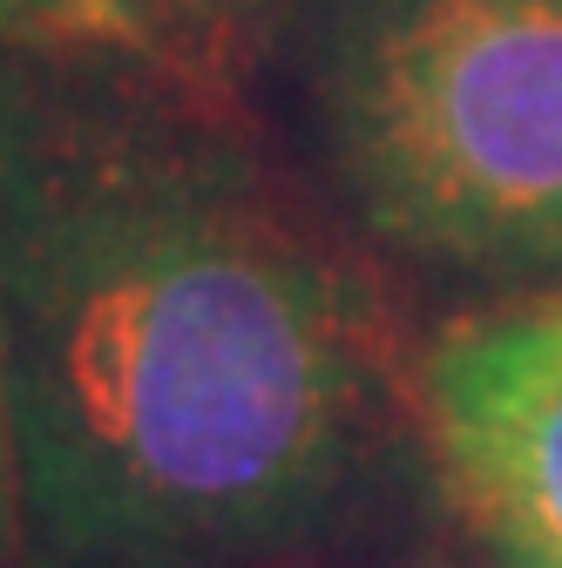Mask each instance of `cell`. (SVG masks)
<instances>
[{
	"mask_svg": "<svg viewBox=\"0 0 562 568\" xmlns=\"http://www.w3.org/2000/svg\"><path fill=\"white\" fill-rule=\"evenodd\" d=\"M0 359L34 568H264L400 467L360 271L251 150L109 75H0Z\"/></svg>",
	"mask_w": 562,
	"mask_h": 568,
	"instance_id": "obj_1",
	"label": "cell"
},
{
	"mask_svg": "<svg viewBox=\"0 0 562 568\" xmlns=\"http://www.w3.org/2000/svg\"><path fill=\"white\" fill-rule=\"evenodd\" d=\"M319 129L380 244L562 284V0H353L319 61Z\"/></svg>",
	"mask_w": 562,
	"mask_h": 568,
	"instance_id": "obj_2",
	"label": "cell"
},
{
	"mask_svg": "<svg viewBox=\"0 0 562 568\" xmlns=\"http://www.w3.org/2000/svg\"><path fill=\"white\" fill-rule=\"evenodd\" d=\"M413 413L461 521L562 561V292L448 325Z\"/></svg>",
	"mask_w": 562,
	"mask_h": 568,
	"instance_id": "obj_3",
	"label": "cell"
},
{
	"mask_svg": "<svg viewBox=\"0 0 562 568\" xmlns=\"http://www.w3.org/2000/svg\"><path fill=\"white\" fill-rule=\"evenodd\" d=\"M21 494H14V426H8V359H0V555L14 548Z\"/></svg>",
	"mask_w": 562,
	"mask_h": 568,
	"instance_id": "obj_4",
	"label": "cell"
},
{
	"mask_svg": "<svg viewBox=\"0 0 562 568\" xmlns=\"http://www.w3.org/2000/svg\"><path fill=\"white\" fill-rule=\"evenodd\" d=\"M481 568H562L535 548H515V541H481Z\"/></svg>",
	"mask_w": 562,
	"mask_h": 568,
	"instance_id": "obj_5",
	"label": "cell"
},
{
	"mask_svg": "<svg viewBox=\"0 0 562 568\" xmlns=\"http://www.w3.org/2000/svg\"><path fill=\"white\" fill-rule=\"evenodd\" d=\"M68 0H0V21H34V14H54Z\"/></svg>",
	"mask_w": 562,
	"mask_h": 568,
	"instance_id": "obj_6",
	"label": "cell"
}]
</instances>
